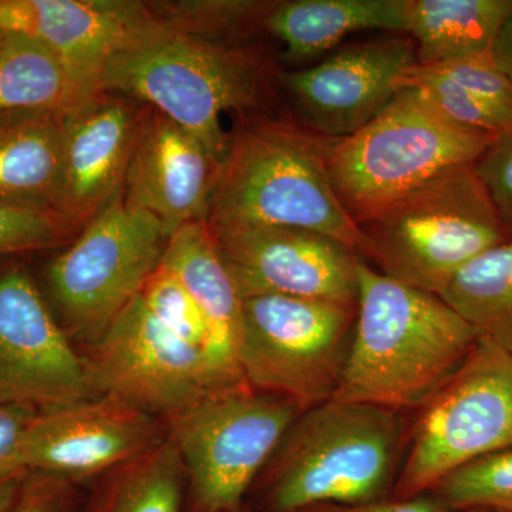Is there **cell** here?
Wrapping results in <instances>:
<instances>
[{
    "instance_id": "obj_13",
    "label": "cell",
    "mask_w": 512,
    "mask_h": 512,
    "mask_svg": "<svg viewBox=\"0 0 512 512\" xmlns=\"http://www.w3.org/2000/svg\"><path fill=\"white\" fill-rule=\"evenodd\" d=\"M92 397L83 356L28 272L0 271V404L40 412Z\"/></svg>"
},
{
    "instance_id": "obj_19",
    "label": "cell",
    "mask_w": 512,
    "mask_h": 512,
    "mask_svg": "<svg viewBox=\"0 0 512 512\" xmlns=\"http://www.w3.org/2000/svg\"><path fill=\"white\" fill-rule=\"evenodd\" d=\"M160 265L177 276L210 328L215 360L224 375L245 382L238 363L244 298L222 261L207 222H192L168 238Z\"/></svg>"
},
{
    "instance_id": "obj_6",
    "label": "cell",
    "mask_w": 512,
    "mask_h": 512,
    "mask_svg": "<svg viewBox=\"0 0 512 512\" xmlns=\"http://www.w3.org/2000/svg\"><path fill=\"white\" fill-rule=\"evenodd\" d=\"M497 137L460 126L417 90H397L382 113L330 148V183L360 225L447 168L476 163Z\"/></svg>"
},
{
    "instance_id": "obj_17",
    "label": "cell",
    "mask_w": 512,
    "mask_h": 512,
    "mask_svg": "<svg viewBox=\"0 0 512 512\" xmlns=\"http://www.w3.org/2000/svg\"><path fill=\"white\" fill-rule=\"evenodd\" d=\"M224 160L156 109L144 106L128 165L124 200L154 215L170 237L207 222Z\"/></svg>"
},
{
    "instance_id": "obj_28",
    "label": "cell",
    "mask_w": 512,
    "mask_h": 512,
    "mask_svg": "<svg viewBox=\"0 0 512 512\" xmlns=\"http://www.w3.org/2000/svg\"><path fill=\"white\" fill-rule=\"evenodd\" d=\"M141 299L150 312L167 328L173 330L178 336L187 340L191 345L204 350L211 357L212 362L218 367L222 376L229 380L218 366L212 348V339L207 320L202 315L201 309L190 295V292L184 288V285L178 281L173 272L168 271L165 266L160 265L154 271V274L148 278L143 291L140 293ZM244 383V382H241Z\"/></svg>"
},
{
    "instance_id": "obj_5",
    "label": "cell",
    "mask_w": 512,
    "mask_h": 512,
    "mask_svg": "<svg viewBox=\"0 0 512 512\" xmlns=\"http://www.w3.org/2000/svg\"><path fill=\"white\" fill-rule=\"evenodd\" d=\"M357 228L360 254L379 272L439 296L470 262L512 241L474 163L441 171Z\"/></svg>"
},
{
    "instance_id": "obj_10",
    "label": "cell",
    "mask_w": 512,
    "mask_h": 512,
    "mask_svg": "<svg viewBox=\"0 0 512 512\" xmlns=\"http://www.w3.org/2000/svg\"><path fill=\"white\" fill-rule=\"evenodd\" d=\"M420 409L394 498L430 493L456 468L512 447V356L478 340Z\"/></svg>"
},
{
    "instance_id": "obj_23",
    "label": "cell",
    "mask_w": 512,
    "mask_h": 512,
    "mask_svg": "<svg viewBox=\"0 0 512 512\" xmlns=\"http://www.w3.org/2000/svg\"><path fill=\"white\" fill-rule=\"evenodd\" d=\"M187 473L173 439L99 477L84 512H185Z\"/></svg>"
},
{
    "instance_id": "obj_7",
    "label": "cell",
    "mask_w": 512,
    "mask_h": 512,
    "mask_svg": "<svg viewBox=\"0 0 512 512\" xmlns=\"http://www.w3.org/2000/svg\"><path fill=\"white\" fill-rule=\"evenodd\" d=\"M303 412L292 400L239 383L207 394L168 420L187 473L185 512L244 505L249 488Z\"/></svg>"
},
{
    "instance_id": "obj_37",
    "label": "cell",
    "mask_w": 512,
    "mask_h": 512,
    "mask_svg": "<svg viewBox=\"0 0 512 512\" xmlns=\"http://www.w3.org/2000/svg\"><path fill=\"white\" fill-rule=\"evenodd\" d=\"M222 512H255L249 510V508L245 507V505H241V507L235 508V510L222 511Z\"/></svg>"
},
{
    "instance_id": "obj_25",
    "label": "cell",
    "mask_w": 512,
    "mask_h": 512,
    "mask_svg": "<svg viewBox=\"0 0 512 512\" xmlns=\"http://www.w3.org/2000/svg\"><path fill=\"white\" fill-rule=\"evenodd\" d=\"M77 101L69 76L49 50L29 37L6 35L0 46V116L64 111Z\"/></svg>"
},
{
    "instance_id": "obj_29",
    "label": "cell",
    "mask_w": 512,
    "mask_h": 512,
    "mask_svg": "<svg viewBox=\"0 0 512 512\" xmlns=\"http://www.w3.org/2000/svg\"><path fill=\"white\" fill-rule=\"evenodd\" d=\"M77 228L60 212L0 202V256L56 247Z\"/></svg>"
},
{
    "instance_id": "obj_8",
    "label": "cell",
    "mask_w": 512,
    "mask_h": 512,
    "mask_svg": "<svg viewBox=\"0 0 512 512\" xmlns=\"http://www.w3.org/2000/svg\"><path fill=\"white\" fill-rule=\"evenodd\" d=\"M357 305L258 295L244 298L238 363L245 383L311 409L335 396Z\"/></svg>"
},
{
    "instance_id": "obj_35",
    "label": "cell",
    "mask_w": 512,
    "mask_h": 512,
    "mask_svg": "<svg viewBox=\"0 0 512 512\" xmlns=\"http://www.w3.org/2000/svg\"><path fill=\"white\" fill-rule=\"evenodd\" d=\"M491 56L512 84V10L495 37Z\"/></svg>"
},
{
    "instance_id": "obj_31",
    "label": "cell",
    "mask_w": 512,
    "mask_h": 512,
    "mask_svg": "<svg viewBox=\"0 0 512 512\" xmlns=\"http://www.w3.org/2000/svg\"><path fill=\"white\" fill-rule=\"evenodd\" d=\"M474 165L512 238V131L495 138Z\"/></svg>"
},
{
    "instance_id": "obj_9",
    "label": "cell",
    "mask_w": 512,
    "mask_h": 512,
    "mask_svg": "<svg viewBox=\"0 0 512 512\" xmlns=\"http://www.w3.org/2000/svg\"><path fill=\"white\" fill-rule=\"evenodd\" d=\"M168 235L154 215L130 207L124 188L47 269L70 335L92 345L160 266Z\"/></svg>"
},
{
    "instance_id": "obj_2",
    "label": "cell",
    "mask_w": 512,
    "mask_h": 512,
    "mask_svg": "<svg viewBox=\"0 0 512 512\" xmlns=\"http://www.w3.org/2000/svg\"><path fill=\"white\" fill-rule=\"evenodd\" d=\"M476 332L439 295L357 262V311L332 399L399 410L421 407L466 360Z\"/></svg>"
},
{
    "instance_id": "obj_27",
    "label": "cell",
    "mask_w": 512,
    "mask_h": 512,
    "mask_svg": "<svg viewBox=\"0 0 512 512\" xmlns=\"http://www.w3.org/2000/svg\"><path fill=\"white\" fill-rule=\"evenodd\" d=\"M430 493L454 512H512V447L456 468Z\"/></svg>"
},
{
    "instance_id": "obj_16",
    "label": "cell",
    "mask_w": 512,
    "mask_h": 512,
    "mask_svg": "<svg viewBox=\"0 0 512 512\" xmlns=\"http://www.w3.org/2000/svg\"><path fill=\"white\" fill-rule=\"evenodd\" d=\"M151 16V6L127 0H0L3 32L29 37L49 50L79 101L103 92L111 60Z\"/></svg>"
},
{
    "instance_id": "obj_34",
    "label": "cell",
    "mask_w": 512,
    "mask_h": 512,
    "mask_svg": "<svg viewBox=\"0 0 512 512\" xmlns=\"http://www.w3.org/2000/svg\"><path fill=\"white\" fill-rule=\"evenodd\" d=\"M299 512H454L433 493L412 498H384L366 504H319Z\"/></svg>"
},
{
    "instance_id": "obj_12",
    "label": "cell",
    "mask_w": 512,
    "mask_h": 512,
    "mask_svg": "<svg viewBox=\"0 0 512 512\" xmlns=\"http://www.w3.org/2000/svg\"><path fill=\"white\" fill-rule=\"evenodd\" d=\"M167 424L113 396H94L30 420L20 447L25 473L52 474L77 483L150 453L168 439Z\"/></svg>"
},
{
    "instance_id": "obj_4",
    "label": "cell",
    "mask_w": 512,
    "mask_h": 512,
    "mask_svg": "<svg viewBox=\"0 0 512 512\" xmlns=\"http://www.w3.org/2000/svg\"><path fill=\"white\" fill-rule=\"evenodd\" d=\"M402 439L399 412L330 399L286 431L266 470L269 512L384 500L394 487Z\"/></svg>"
},
{
    "instance_id": "obj_39",
    "label": "cell",
    "mask_w": 512,
    "mask_h": 512,
    "mask_svg": "<svg viewBox=\"0 0 512 512\" xmlns=\"http://www.w3.org/2000/svg\"><path fill=\"white\" fill-rule=\"evenodd\" d=\"M464 512H503V511H493V510H473V511H464Z\"/></svg>"
},
{
    "instance_id": "obj_32",
    "label": "cell",
    "mask_w": 512,
    "mask_h": 512,
    "mask_svg": "<svg viewBox=\"0 0 512 512\" xmlns=\"http://www.w3.org/2000/svg\"><path fill=\"white\" fill-rule=\"evenodd\" d=\"M73 481L52 474L29 473L9 512H73Z\"/></svg>"
},
{
    "instance_id": "obj_21",
    "label": "cell",
    "mask_w": 512,
    "mask_h": 512,
    "mask_svg": "<svg viewBox=\"0 0 512 512\" xmlns=\"http://www.w3.org/2000/svg\"><path fill=\"white\" fill-rule=\"evenodd\" d=\"M63 113L0 116V202L56 211L62 173Z\"/></svg>"
},
{
    "instance_id": "obj_36",
    "label": "cell",
    "mask_w": 512,
    "mask_h": 512,
    "mask_svg": "<svg viewBox=\"0 0 512 512\" xmlns=\"http://www.w3.org/2000/svg\"><path fill=\"white\" fill-rule=\"evenodd\" d=\"M26 476H16L0 480V512L10 511Z\"/></svg>"
},
{
    "instance_id": "obj_11",
    "label": "cell",
    "mask_w": 512,
    "mask_h": 512,
    "mask_svg": "<svg viewBox=\"0 0 512 512\" xmlns=\"http://www.w3.org/2000/svg\"><path fill=\"white\" fill-rule=\"evenodd\" d=\"M82 356L93 396L117 397L165 424L207 394L239 384L161 323L140 295Z\"/></svg>"
},
{
    "instance_id": "obj_24",
    "label": "cell",
    "mask_w": 512,
    "mask_h": 512,
    "mask_svg": "<svg viewBox=\"0 0 512 512\" xmlns=\"http://www.w3.org/2000/svg\"><path fill=\"white\" fill-rule=\"evenodd\" d=\"M440 298L480 342L512 356V241L488 249L461 269Z\"/></svg>"
},
{
    "instance_id": "obj_15",
    "label": "cell",
    "mask_w": 512,
    "mask_h": 512,
    "mask_svg": "<svg viewBox=\"0 0 512 512\" xmlns=\"http://www.w3.org/2000/svg\"><path fill=\"white\" fill-rule=\"evenodd\" d=\"M417 63L409 35H390L343 45L305 69L282 72L291 113L306 127L333 140L352 136L396 96L394 80Z\"/></svg>"
},
{
    "instance_id": "obj_18",
    "label": "cell",
    "mask_w": 512,
    "mask_h": 512,
    "mask_svg": "<svg viewBox=\"0 0 512 512\" xmlns=\"http://www.w3.org/2000/svg\"><path fill=\"white\" fill-rule=\"evenodd\" d=\"M143 110L144 104L109 92L64 110L56 211L77 227L123 190Z\"/></svg>"
},
{
    "instance_id": "obj_38",
    "label": "cell",
    "mask_w": 512,
    "mask_h": 512,
    "mask_svg": "<svg viewBox=\"0 0 512 512\" xmlns=\"http://www.w3.org/2000/svg\"><path fill=\"white\" fill-rule=\"evenodd\" d=\"M5 39H6V33L3 32L2 28H0V46L3 45V42H5Z\"/></svg>"
},
{
    "instance_id": "obj_3",
    "label": "cell",
    "mask_w": 512,
    "mask_h": 512,
    "mask_svg": "<svg viewBox=\"0 0 512 512\" xmlns=\"http://www.w3.org/2000/svg\"><path fill=\"white\" fill-rule=\"evenodd\" d=\"M333 143L291 111L239 114L229 133L208 227L306 229L328 235L359 255L362 235L330 183Z\"/></svg>"
},
{
    "instance_id": "obj_30",
    "label": "cell",
    "mask_w": 512,
    "mask_h": 512,
    "mask_svg": "<svg viewBox=\"0 0 512 512\" xmlns=\"http://www.w3.org/2000/svg\"><path fill=\"white\" fill-rule=\"evenodd\" d=\"M424 67L447 77L481 99L512 109V84L494 62L491 52Z\"/></svg>"
},
{
    "instance_id": "obj_33",
    "label": "cell",
    "mask_w": 512,
    "mask_h": 512,
    "mask_svg": "<svg viewBox=\"0 0 512 512\" xmlns=\"http://www.w3.org/2000/svg\"><path fill=\"white\" fill-rule=\"evenodd\" d=\"M37 410L18 404H0V480L26 476L19 454L25 431Z\"/></svg>"
},
{
    "instance_id": "obj_1",
    "label": "cell",
    "mask_w": 512,
    "mask_h": 512,
    "mask_svg": "<svg viewBox=\"0 0 512 512\" xmlns=\"http://www.w3.org/2000/svg\"><path fill=\"white\" fill-rule=\"evenodd\" d=\"M151 9V19L111 60L101 90L160 111L225 160L222 114L272 111L282 72L254 40L201 35Z\"/></svg>"
},
{
    "instance_id": "obj_22",
    "label": "cell",
    "mask_w": 512,
    "mask_h": 512,
    "mask_svg": "<svg viewBox=\"0 0 512 512\" xmlns=\"http://www.w3.org/2000/svg\"><path fill=\"white\" fill-rule=\"evenodd\" d=\"M512 0H406L417 64L436 66L491 52Z\"/></svg>"
},
{
    "instance_id": "obj_14",
    "label": "cell",
    "mask_w": 512,
    "mask_h": 512,
    "mask_svg": "<svg viewBox=\"0 0 512 512\" xmlns=\"http://www.w3.org/2000/svg\"><path fill=\"white\" fill-rule=\"evenodd\" d=\"M210 231L242 298L284 295L357 305L360 258L342 242L265 225Z\"/></svg>"
},
{
    "instance_id": "obj_20",
    "label": "cell",
    "mask_w": 512,
    "mask_h": 512,
    "mask_svg": "<svg viewBox=\"0 0 512 512\" xmlns=\"http://www.w3.org/2000/svg\"><path fill=\"white\" fill-rule=\"evenodd\" d=\"M367 30L407 35L406 0H282L265 19V32L284 43L288 64L312 62Z\"/></svg>"
},
{
    "instance_id": "obj_26",
    "label": "cell",
    "mask_w": 512,
    "mask_h": 512,
    "mask_svg": "<svg viewBox=\"0 0 512 512\" xmlns=\"http://www.w3.org/2000/svg\"><path fill=\"white\" fill-rule=\"evenodd\" d=\"M396 90H417L441 114L460 126L494 137L512 131V109L468 92L429 67L413 64L394 80Z\"/></svg>"
}]
</instances>
